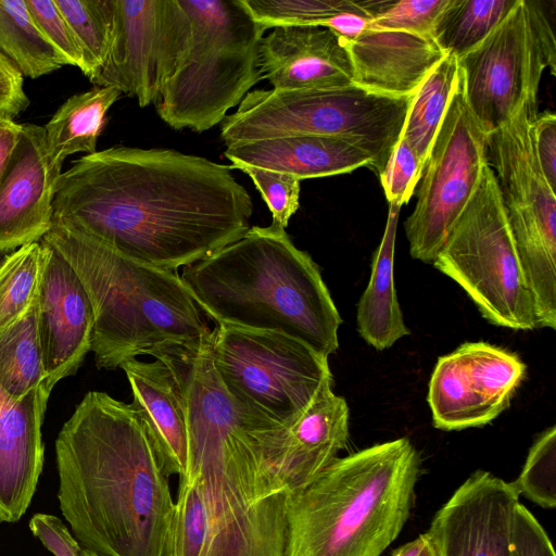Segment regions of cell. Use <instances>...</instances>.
I'll return each instance as SVG.
<instances>
[{"label":"cell","instance_id":"cell-37","mask_svg":"<svg viewBox=\"0 0 556 556\" xmlns=\"http://www.w3.org/2000/svg\"><path fill=\"white\" fill-rule=\"evenodd\" d=\"M26 7L46 39L65 58L68 65L83 67V56L68 23L54 0H26Z\"/></svg>","mask_w":556,"mask_h":556},{"label":"cell","instance_id":"cell-21","mask_svg":"<svg viewBox=\"0 0 556 556\" xmlns=\"http://www.w3.org/2000/svg\"><path fill=\"white\" fill-rule=\"evenodd\" d=\"M352 64L353 84L394 97L414 94L444 58L432 37L368 25L343 41Z\"/></svg>","mask_w":556,"mask_h":556},{"label":"cell","instance_id":"cell-11","mask_svg":"<svg viewBox=\"0 0 556 556\" xmlns=\"http://www.w3.org/2000/svg\"><path fill=\"white\" fill-rule=\"evenodd\" d=\"M465 100L486 134L523 106L538 112L545 67L556 70L553 22L546 3L517 0L506 17L475 49L458 59Z\"/></svg>","mask_w":556,"mask_h":556},{"label":"cell","instance_id":"cell-22","mask_svg":"<svg viewBox=\"0 0 556 556\" xmlns=\"http://www.w3.org/2000/svg\"><path fill=\"white\" fill-rule=\"evenodd\" d=\"M230 168L257 167L302 180L350 173L371 166L370 155L336 137L296 136L243 141L226 146Z\"/></svg>","mask_w":556,"mask_h":556},{"label":"cell","instance_id":"cell-7","mask_svg":"<svg viewBox=\"0 0 556 556\" xmlns=\"http://www.w3.org/2000/svg\"><path fill=\"white\" fill-rule=\"evenodd\" d=\"M414 94L394 97L355 84L329 89H256L222 121L220 137L226 146L296 136L336 137L367 152L370 168L379 176L400 140Z\"/></svg>","mask_w":556,"mask_h":556},{"label":"cell","instance_id":"cell-4","mask_svg":"<svg viewBox=\"0 0 556 556\" xmlns=\"http://www.w3.org/2000/svg\"><path fill=\"white\" fill-rule=\"evenodd\" d=\"M74 268L92 305L91 352L99 369L212 337L180 276L136 262L74 226L52 222L41 239Z\"/></svg>","mask_w":556,"mask_h":556},{"label":"cell","instance_id":"cell-12","mask_svg":"<svg viewBox=\"0 0 556 556\" xmlns=\"http://www.w3.org/2000/svg\"><path fill=\"white\" fill-rule=\"evenodd\" d=\"M488 134L465 100L460 79L426 161L417 202L404 222L410 256L432 264L488 164Z\"/></svg>","mask_w":556,"mask_h":556},{"label":"cell","instance_id":"cell-18","mask_svg":"<svg viewBox=\"0 0 556 556\" xmlns=\"http://www.w3.org/2000/svg\"><path fill=\"white\" fill-rule=\"evenodd\" d=\"M61 174L62 166L48 152L45 128L23 124L0 180V252H13L49 232Z\"/></svg>","mask_w":556,"mask_h":556},{"label":"cell","instance_id":"cell-36","mask_svg":"<svg viewBox=\"0 0 556 556\" xmlns=\"http://www.w3.org/2000/svg\"><path fill=\"white\" fill-rule=\"evenodd\" d=\"M424 164L409 143L400 137L382 173L381 186L389 204L407 203L419 184Z\"/></svg>","mask_w":556,"mask_h":556},{"label":"cell","instance_id":"cell-40","mask_svg":"<svg viewBox=\"0 0 556 556\" xmlns=\"http://www.w3.org/2000/svg\"><path fill=\"white\" fill-rule=\"evenodd\" d=\"M531 135L540 168L555 190L556 182V116L545 111L531 121Z\"/></svg>","mask_w":556,"mask_h":556},{"label":"cell","instance_id":"cell-34","mask_svg":"<svg viewBox=\"0 0 556 556\" xmlns=\"http://www.w3.org/2000/svg\"><path fill=\"white\" fill-rule=\"evenodd\" d=\"M519 495L543 508L556 506V427L542 431L529 450L518 478L511 482Z\"/></svg>","mask_w":556,"mask_h":556},{"label":"cell","instance_id":"cell-27","mask_svg":"<svg viewBox=\"0 0 556 556\" xmlns=\"http://www.w3.org/2000/svg\"><path fill=\"white\" fill-rule=\"evenodd\" d=\"M459 79L458 58L447 53L414 94L401 138L415 150L424 167Z\"/></svg>","mask_w":556,"mask_h":556},{"label":"cell","instance_id":"cell-38","mask_svg":"<svg viewBox=\"0 0 556 556\" xmlns=\"http://www.w3.org/2000/svg\"><path fill=\"white\" fill-rule=\"evenodd\" d=\"M510 556H556L545 530L527 507H515Z\"/></svg>","mask_w":556,"mask_h":556},{"label":"cell","instance_id":"cell-26","mask_svg":"<svg viewBox=\"0 0 556 556\" xmlns=\"http://www.w3.org/2000/svg\"><path fill=\"white\" fill-rule=\"evenodd\" d=\"M38 315L39 291L26 313L0 332V386L14 402L45 387Z\"/></svg>","mask_w":556,"mask_h":556},{"label":"cell","instance_id":"cell-5","mask_svg":"<svg viewBox=\"0 0 556 556\" xmlns=\"http://www.w3.org/2000/svg\"><path fill=\"white\" fill-rule=\"evenodd\" d=\"M420 463L406 438L337 457L288 497L285 556H380L409 517Z\"/></svg>","mask_w":556,"mask_h":556},{"label":"cell","instance_id":"cell-6","mask_svg":"<svg viewBox=\"0 0 556 556\" xmlns=\"http://www.w3.org/2000/svg\"><path fill=\"white\" fill-rule=\"evenodd\" d=\"M179 2L190 20V40L155 106L172 128L203 132L222 123L264 78L258 45L266 29L241 0Z\"/></svg>","mask_w":556,"mask_h":556},{"label":"cell","instance_id":"cell-25","mask_svg":"<svg viewBox=\"0 0 556 556\" xmlns=\"http://www.w3.org/2000/svg\"><path fill=\"white\" fill-rule=\"evenodd\" d=\"M121 93L113 87H94L72 96L58 109L43 127L48 152L56 165L78 152H97L106 113Z\"/></svg>","mask_w":556,"mask_h":556},{"label":"cell","instance_id":"cell-20","mask_svg":"<svg viewBox=\"0 0 556 556\" xmlns=\"http://www.w3.org/2000/svg\"><path fill=\"white\" fill-rule=\"evenodd\" d=\"M7 254L0 252V263ZM49 396L42 387L14 402L0 386V522H17L35 495L43 468L41 427Z\"/></svg>","mask_w":556,"mask_h":556},{"label":"cell","instance_id":"cell-2","mask_svg":"<svg viewBox=\"0 0 556 556\" xmlns=\"http://www.w3.org/2000/svg\"><path fill=\"white\" fill-rule=\"evenodd\" d=\"M58 501L74 538L98 556H163L175 502L131 404L89 391L55 440Z\"/></svg>","mask_w":556,"mask_h":556},{"label":"cell","instance_id":"cell-45","mask_svg":"<svg viewBox=\"0 0 556 556\" xmlns=\"http://www.w3.org/2000/svg\"><path fill=\"white\" fill-rule=\"evenodd\" d=\"M81 556H98V555H96V554H93V553H91V552H88V551H86V549H83V552H81Z\"/></svg>","mask_w":556,"mask_h":556},{"label":"cell","instance_id":"cell-15","mask_svg":"<svg viewBox=\"0 0 556 556\" xmlns=\"http://www.w3.org/2000/svg\"><path fill=\"white\" fill-rule=\"evenodd\" d=\"M519 493L511 482L477 470L435 514L427 532L438 556H510Z\"/></svg>","mask_w":556,"mask_h":556},{"label":"cell","instance_id":"cell-39","mask_svg":"<svg viewBox=\"0 0 556 556\" xmlns=\"http://www.w3.org/2000/svg\"><path fill=\"white\" fill-rule=\"evenodd\" d=\"M29 529L54 556H81V546L56 516L35 514L29 520Z\"/></svg>","mask_w":556,"mask_h":556},{"label":"cell","instance_id":"cell-29","mask_svg":"<svg viewBox=\"0 0 556 556\" xmlns=\"http://www.w3.org/2000/svg\"><path fill=\"white\" fill-rule=\"evenodd\" d=\"M517 0H451L432 38L445 54L462 58L479 46L506 17Z\"/></svg>","mask_w":556,"mask_h":556},{"label":"cell","instance_id":"cell-32","mask_svg":"<svg viewBox=\"0 0 556 556\" xmlns=\"http://www.w3.org/2000/svg\"><path fill=\"white\" fill-rule=\"evenodd\" d=\"M252 18L265 29L320 26L329 18L359 10L352 0H241Z\"/></svg>","mask_w":556,"mask_h":556},{"label":"cell","instance_id":"cell-43","mask_svg":"<svg viewBox=\"0 0 556 556\" xmlns=\"http://www.w3.org/2000/svg\"><path fill=\"white\" fill-rule=\"evenodd\" d=\"M426 540V533L394 549L392 556H418Z\"/></svg>","mask_w":556,"mask_h":556},{"label":"cell","instance_id":"cell-41","mask_svg":"<svg viewBox=\"0 0 556 556\" xmlns=\"http://www.w3.org/2000/svg\"><path fill=\"white\" fill-rule=\"evenodd\" d=\"M29 105L23 88V75L0 53V113L12 118Z\"/></svg>","mask_w":556,"mask_h":556},{"label":"cell","instance_id":"cell-35","mask_svg":"<svg viewBox=\"0 0 556 556\" xmlns=\"http://www.w3.org/2000/svg\"><path fill=\"white\" fill-rule=\"evenodd\" d=\"M253 180L266 202L273 225L286 228L300 204V179L286 173L257 167H241Z\"/></svg>","mask_w":556,"mask_h":556},{"label":"cell","instance_id":"cell-10","mask_svg":"<svg viewBox=\"0 0 556 556\" xmlns=\"http://www.w3.org/2000/svg\"><path fill=\"white\" fill-rule=\"evenodd\" d=\"M538 114L526 105L488 134L486 156L532 294L538 327L555 330L556 197L532 142L531 121Z\"/></svg>","mask_w":556,"mask_h":556},{"label":"cell","instance_id":"cell-24","mask_svg":"<svg viewBox=\"0 0 556 556\" xmlns=\"http://www.w3.org/2000/svg\"><path fill=\"white\" fill-rule=\"evenodd\" d=\"M401 207L389 204L384 233L374 254L368 285L357 304V331L376 350L391 348L409 334L394 286L395 237Z\"/></svg>","mask_w":556,"mask_h":556},{"label":"cell","instance_id":"cell-14","mask_svg":"<svg viewBox=\"0 0 556 556\" xmlns=\"http://www.w3.org/2000/svg\"><path fill=\"white\" fill-rule=\"evenodd\" d=\"M526 374L515 353L486 342H466L441 356L429 381L433 426L451 431L481 427L509 404Z\"/></svg>","mask_w":556,"mask_h":556},{"label":"cell","instance_id":"cell-42","mask_svg":"<svg viewBox=\"0 0 556 556\" xmlns=\"http://www.w3.org/2000/svg\"><path fill=\"white\" fill-rule=\"evenodd\" d=\"M22 125L0 113V180L18 142Z\"/></svg>","mask_w":556,"mask_h":556},{"label":"cell","instance_id":"cell-19","mask_svg":"<svg viewBox=\"0 0 556 556\" xmlns=\"http://www.w3.org/2000/svg\"><path fill=\"white\" fill-rule=\"evenodd\" d=\"M260 68L273 89H329L353 84L349 52L324 26L276 27L258 45Z\"/></svg>","mask_w":556,"mask_h":556},{"label":"cell","instance_id":"cell-30","mask_svg":"<svg viewBox=\"0 0 556 556\" xmlns=\"http://www.w3.org/2000/svg\"><path fill=\"white\" fill-rule=\"evenodd\" d=\"M83 56L81 72L90 78L104 63L112 42L113 0H54Z\"/></svg>","mask_w":556,"mask_h":556},{"label":"cell","instance_id":"cell-23","mask_svg":"<svg viewBox=\"0 0 556 556\" xmlns=\"http://www.w3.org/2000/svg\"><path fill=\"white\" fill-rule=\"evenodd\" d=\"M132 402L143 421L163 472L180 476L186 466L187 432L181 396L170 369L160 359L123 363Z\"/></svg>","mask_w":556,"mask_h":556},{"label":"cell","instance_id":"cell-9","mask_svg":"<svg viewBox=\"0 0 556 556\" xmlns=\"http://www.w3.org/2000/svg\"><path fill=\"white\" fill-rule=\"evenodd\" d=\"M211 356L235 402L282 428L332 381L328 357L281 331L218 325L212 330Z\"/></svg>","mask_w":556,"mask_h":556},{"label":"cell","instance_id":"cell-3","mask_svg":"<svg viewBox=\"0 0 556 556\" xmlns=\"http://www.w3.org/2000/svg\"><path fill=\"white\" fill-rule=\"evenodd\" d=\"M190 296L216 326L276 330L325 357L339 348L342 319L318 265L285 228L253 226L182 268Z\"/></svg>","mask_w":556,"mask_h":556},{"label":"cell","instance_id":"cell-1","mask_svg":"<svg viewBox=\"0 0 556 556\" xmlns=\"http://www.w3.org/2000/svg\"><path fill=\"white\" fill-rule=\"evenodd\" d=\"M253 203L230 167L170 149L113 147L61 174L52 222L176 271L242 237Z\"/></svg>","mask_w":556,"mask_h":556},{"label":"cell","instance_id":"cell-16","mask_svg":"<svg viewBox=\"0 0 556 556\" xmlns=\"http://www.w3.org/2000/svg\"><path fill=\"white\" fill-rule=\"evenodd\" d=\"M349 405L323 386L309 406L289 427H279L264 450V472L273 494L288 496L308 484L346 446Z\"/></svg>","mask_w":556,"mask_h":556},{"label":"cell","instance_id":"cell-13","mask_svg":"<svg viewBox=\"0 0 556 556\" xmlns=\"http://www.w3.org/2000/svg\"><path fill=\"white\" fill-rule=\"evenodd\" d=\"M113 13L109 54L89 80L135 97L144 108L157 101L182 61L190 20L179 0H113Z\"/></svg>","mask_w":556,"mask_h":556},{"label":"cell","instance_id":"cell-33","mask_svg":"<svg viewBox=\"0 0 556 556\" xmlns=\"http://www.w3.org/2000/svg\"><path fill=\"white\" fill-rule=\"evenodd\" d=\"M451 0H363L358 4L372 27L432 37L434 25Z\"/></svg>","mask_w":556,"mask_h":556},{"label":"cell","instance_id":"cell-17","mask_svg":"<svg viewBox=\"0 0 556 556\" xmlns=\"http://www.w3.org/2000/svg\"><path fill=\"white\" fill-rule=\"evenodd\" d=\"M40 243L38 332L45 388L51 393L60 380L76 374L91 351L94 318L90 299L74 268L49 243Z\"/></svg>","mask_w":556,"mask_h":556},{"label":"cell","instance_id":"cell-28","mask_svg":"<svg viewBox=\"0 0 556 556\" xmlns=\"http://www.w3.org/2000/svg\"><path fill=\"white\" fill-rule=\"evenodd\" d=\"M0 53L23 77L38 78L68 65L41 34L24 0H0Z\"/></svg>","mask_w":556,"mask_h":556},{"label":"cell","instance_id":"cell-31","mask_svg":"<svg viewBox=\"0 0 556 556\" xmlns=\"http://www.w3.org/2000/svg\"><path fill=\"white\" fill-rule=\"evenodd\" d=\"M42 268L40 241L8 253L0 263V332L20 319L38 294Z\"/></svg>","mask_w":556,"mask_h":556},{"label":"cell","instance_id":"cell-8","mask_svg":"<svg viewBox=\"0 0 556 556\" xmlns=\"http://www.w3.org/2000/svg\"><path fill=\"white\" fill-rule=\"evenodd\" d=\"M432 265L454 280L491 324L538 327L532 294L489 164Z\"/></svg>","mask_w":556,"mask_h":556},{"label":"cell","instance_id":"cell-44","mask_svg":"<svg viewBox=\"0 0 556 556\" xmlns=\"http://www.w3.org/2000/svg\"><path fill=\"white\" fill-rule=\"evenodd\" d=\"M418 556H438L437 549L427 532L424 546Z\"/></svg>","mask_w":556,"mask_h":556}]
</instances>
